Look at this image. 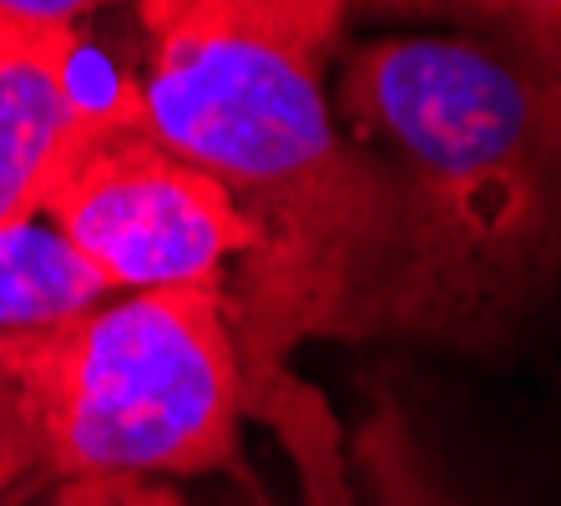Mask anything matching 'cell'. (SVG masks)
I'll return each mask as SVG.
<instances>
[{
  "instance_id": "ba28073f",
  "label": "cell",
  "mask_w": 561,
  "mask_h": 506,
  "mask_svg": "<svg viewBox=\"0 0 561 506\" xmlns=\"http://www.w3.org/2000/svg\"><path fill=\"white\" fill-rule=\"evenodd\" d=\"M193 5L243 21L288 52H299L304 61H319V52L340 36V21L354 0H193Z\"/></svg>"
},
{
  "instance_id": "6da1fadb",
  "label": "cell",
  "mask_w": 561,
  "mask_h": 506,
  "mask_svg": "<svg viewBox=\"0 0 561 506\" xmlns=\"http://www.w3.org/2000/svg\"><path fill=\"white\" fill-rule=\"evenodd\" d=\"M152 41L142 127L218 178L259 228L228 273L243 401L324 335L375 329L400 248L390 168L329 117L313 61L193 0H137Z\"/></svg>"
},
{
  "instance_id": "8992f818",
  "label": "cell",
  "mask_w": 561,
  "mask_h": 506,
  "mask_svg": "<svg viewBox=\"0 0 561 506\" xmlns=\"http://www.w3.org/2000/svg\"><path fill=\"white\" fill-rule=\"evenodd\" d=\"M112 294L106 279L46 218L0 228V335H31L81 319Z\"/></svg>"
},
{
  "instance_id": "30bf717a",
  "label": "cell",
  "mask_w": 561,
  "mask_h": 506,
  "mask_svg": "<svg viewBox=\"0 0 561 506\" xmlns=\"http://www.w3.org/2000/svg\"><path fill=\"white\" fill-rule=\"evenodd\" d=\"M162 492L168 481H66L46 506H162Z\"/></svg>"
},
{
  "instance_id": "9c48e42d",
  "label": "cell",
  "mask_w": 561,
  "mask_h": 506,
  "mask_svg": "<svg viewBox=\"0 0 561 506\" xmlns=\"http://www.w3.org/2000/svg\"><path fill=\"white\" fill-rule=\"evenodd\" d=\"M485 15H496L511 36L541 66V81H561V0H476Z\"/></svg>"
},
{
  "instance_id": "277c9868",
  "label": "cell",
  "mask_w": 561,
  "mask_h": 506,
  "mask_svg": "<svg viewBox=\"0 0 561 506\" xmlns=\"http://www.w3.org/2000/svg\"><path fill=\"white\" fill-rule=\"evenodd\" d=\"M41 218L61 228L112 294L213 289L259 254V228L233 193L168 153L142 117L96 132L51 182Z\"/></svg>"
},
{
  "instance_id": "7c38bea8",
  "label": "cell",
  "mask_w": 561,
  "mask_h": 506,
  "mask_svg": "<svg viewBox=\"0 0 561 506\" xmlns=\"http://www.w3.org/2000/svg\"><path fill=\"white\" fill-rule=\"evenodd\" d=\"M112 0H0V15H26V21H66L77 26L87 11H102Z\"/></svg>"
},
{
  "instance_id": "7a4b0ae2",
  "label": "cell",
  "mask_w": 561,
  "mask_h": 506,
  "mask_svg": "<svg viewBox=\"0 0 561 506\" xmlns=\"http://www.w3.org/2000/svg\"><path fill=\"white\" fill-rule=\"evenodd\" d=\"M344 106L390 147L400 248L375 329L485 345L561 273V193L536 127V77L470 41H379Z\"/></svg>"
},
{
  "instance_id": "3957f363",
  "label": "cell",
  "mask_w": 561,
  "mask_h": 506,
  "mask_svg": "<svg viewBox=\"0 0 561 506\" xmlns=\"http://www.w3.org/2000/svg\"><path fill=\"white\" fill-rule=\"evenodd\" d=\"M243 420L228 284L117 294L71 325L0 335V506L36 481L238 471Z\"/></svg>"
},
{
  "instance_id": "4fadbf2b",
  "label": "cell",
  "mask_w": 561,
  "mask_h": 506,
  "mask_svg": "<svg viewBox=\"0 0 561 506\" xmlns=\"http://www.w3.org/2000/svg\"><path fill=\"white\" fill-rule=\"evenodd\" d=\"M162 506H187V502H183V492H178V486H168V492H162Z\"/></svg>"
},
{
  "instance_id": "8fae6325",
  "label": "cell",
  "mask_w": 561,
  "mask_h": 506,
  "mask_svg": "<svg viewBox=\"0 0 561 506\" xmlns=\"http://www.w3.org/2000/svg\"><path fill=\"white\" fill-rule=\"evenodd\" d=\"M536 127H541V147L551 157V178L561 193V81L536 77Z\"/></svg>"
},
{
  "instance_id": "5b68a950",
  "label": "cell",
  "mask_w": 561,
  "mask_h": 506,
  "mask_svg": "<svg viewBox=\"0 0 561 506\" xmlns=\"http://www.w3.org/2000/svg\"><path fill=\"white\" fill-rule=\"evenodd\" d=\"M131 117H142L137 81H122L77 26L0 15V228L41 218L66 162Z\"/></svg>"
},
{
  "instance_id": "52a82bcc",
  "label": "cell",
  "mask_w": 561,
  "mask_h": 506,
  "mask_svg": "<svg viewBox=\"0 0 561 506\" xmlns=\"http://www.w3.org/2000/svg\"><path fill=\"white\" fill-rule=\"evenodd\" d=\"M354 466L375 506H460L390 405L354 436Z\"/></svg>"
}]
</instances>
